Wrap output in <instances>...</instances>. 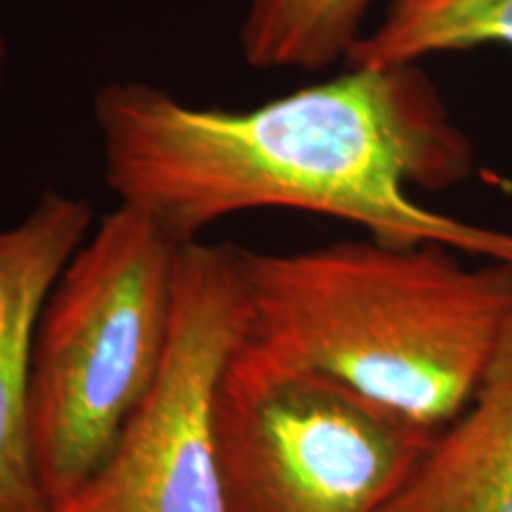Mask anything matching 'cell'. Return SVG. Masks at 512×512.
Segmentation results:
<instances>
[{"label": "cell", "instance_id": "cell-9", "mask_svg": "<svg viewBox=\"0 0 512 512\" xmlns=\"http://www.w3.org/2000/svg\"><path fill=\"white\" fill-rule=\"evenodd\" d=\"M373 0H247L240 53L252 69H328L366 34Z\"/></svg>", "mask_w": 512, "mask_h": 512}, {"label": "cell", "instance_id": "cell-6", "mask_svg": "<svg viewBox=\"0 0 512 512\" xmlns=\"http://www.w3.org/2000/svg\"><path fill=\"white\" fill-rule=\"evenodd\" d=\"M91 230V202L60 190L0 228V512H53L31 458L34 339L50 290Z\"/></svg>", "mask_w": 512, "mask_h": 512}, {"label": "cell", "instance_id": "cell-8", "mask_svg": "<svg viewBox=\"0 0 512 512\" xmlns=\"http://www.w3.org/2000/svg\"><path fill=\"white\" fill-rule=\"evenodd\" d=\"M484 43L512 48V0H389L380 22L351 48L347 67L420 64Z\"/></svg>", "mask_w": 512, "mask_h": 512}, {"label": "cell", "instance_id": "cell-2", "mask_svg": "<svg viewBox=\"0 0 512 512\" xmlns=\"http://www.w3.org/2000/svg\"><path fill=\"white\" fill-rule=\"evenodd\" d=\"M441 245L337 240L290 254L238 247L235 356L342 384L439 434L475 394L512 313V264Z\"/></svg>", "mask_w": 512, "mask_h": 512}, {"label": "cell", "instance_id": "cell-1", "mask_svg": "<svg viewBox=\"0 0 512 512\" xmlns=\"http://www.w3.org/2000/svg\"><path fill=\"white\" fill-rule=\"evenodd\" d=\"M102 176L183 245L211 223L294 209L356 223L389 245H441L512 264V230L422 207L413 188L472 174L475 150L420 64L354 69L252 110H211L145 81L93 95Z\"/></svg>", "mask_w": 512, "mask_h": 512}, {"label": "cell", "instance_id": "cell-3", "mask_svg": "<svg viewBox=\"0 0 512 512\" xmlns=\"http://www.w3.org/2000/svg\"><path fill=\"white\" fill-rule=\"evenodd\" d=\"M183 242L117 204L50 290L34 339L31 458L60 510L102 470L169 351Z\"/></svg>", "mask_w": 512, "mask_h": 512}, {"label": "cell", "instance_id": "cell-5", "mask_svg": "<svg viewBox=\"0 0 512 512\" xmlns=\"http://www.w3.org/2000/svg\"><path fill=\"white\" fill-rule=\"evenodd\" d=\"M245 313L238 247L183 245L155 389L98 475L55 512H226L214 406Z\"/></svg>", "mask_w": 512, "mask_h": 512}, {"label": "cell", "instance_id": "cell-10", "mask_svg": "<svg viewBox=\"0 0 512 512\" xmlns=\"http://www.w3.org/2000/svg\"><path fill=\"white\" fill-rule=\"evenodd\" d=\"M8 62H10L8 31H5V12H3V0H0V98H3L5 79H8Z\"/></svg>", "mask_w": 512, "mask_h": 512}, {"label": "cell", "instance_id": "cell-7", "mask_svg": "<svg viewBox=\"0 0 512 512\" xmlns=\"http://www.w3.org/2000/svg\"><path fill=\"white\" fill-rule=\"evenodd\" d=\"M380 512H512V313L472 399Z\"/></svg>", "mask_w": 512, "mask_h": 512}, {"label": "cell", "instance_id": "cell-4", "mask_svg": "<svg viewBox=\"0 0 512 512\" xmlns=\"http://www.w3.org/2000/svg\"><path fill=\"white\" fill-rule=\"evenodd\" d=\"M214 432L226 512H380L437 437L325 377L235 354Z\"/></svg>", "mask_w": 512, "mask_h": 512}]
</instances>
